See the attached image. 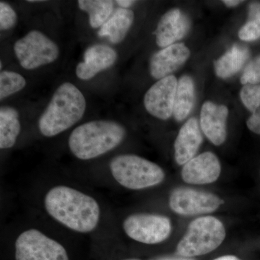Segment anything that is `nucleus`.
<instances>
[{"label": "nucleus", "mask_w": 260, "mask_h": 260, "mask_svg": "<svg viewBox=\"0 0 260 260\" xmlns=\"http://www.w3.org/2000/svg\"><path fill=\"white\" fill-rule=\"evenodd\" d=\"M44 205L56 221L77 232H92L100 219V207L96 200L69 186L51 189L46 195Z\"/></svg>", "instance_id": "nucleus-1"}, {"label": "nucleus", "mask_w": 260, "mask_h": 260, "mask_svg": "<svg viewBox=\"0 0 260 260\" xmlns=\"http://www.w3.org/2000/svg\"><path fill=\"white\" fill-rule=\"evenodd\" d=\"M85 109L86 101L79 89L73 83H62L39 118V131L47 138L60 134L78 122Z\"/></svg>", "instance_id": "nucleus-2"}, {"label": "nucleus", "mask_w": 260, "mask_h": 260, "mask_svg": "<svg viewBox=\"0 0 260 260\" xmlns=\"http://www.w3.org/2000/svg\"><path fill=\"white\" fill-rule=\"evenodd\" d=\"M124 126L116 121H88L75 128L69 138L70 151L80 160H90L116 148L125 138Z\"/></svg>", "instance_id": "nucleus-3"}, {"label": "nucleus", "mask_w": 260, "mask_h": 260, "mask_svg": "<svg viewBox=\"0 0 260 260\" xmlns=\"http://www.w3.org/2000/svg\"><path fill=\"white\" fill-rule=\"evenodd\" d=\"M113 177L120 185L140 190L160 184L165 179L164 170L155 162L138 155H118L110 162Z\"/></svg>", "instance_id": "nucleus-4"}, {"label": "nucleus", "mask_w": 260, "mask_h": 260, "mask_svg": "<svg viewBox=\"0 0 260 260\" xmlns=\"http://www.w3.org/2000/svg\"><path fill=\"white\" fill-rule=\"evenodd\" d=\"M225 238L223 223L213 216L193 220L177 246V253L184 257L204 255L216 249Z\"/></svg>", "instance_id": "nucleus-5"}, {"label": "nucleus", "mask_w": 260, "mask_h": 260, "mask_svg": "<svg viewBox=\"0 0 260 260\" xmlns=\"http://www.w3.org/2000/svg\"><path fill=\"white\" fill-rule=\"evenodd\" d=\"M17 59L25 70H34L51 64L59 56L55 42L39 30H31L15 43Z\"/></svg>", "instance_id": "nucleus-6"}, {"label": "nucleus", "mask_w": 260, "mask_h": 260, "mask_svg": "<svg viewBox=\"0 0 260 260\" xmlns=\"http://www.w3.org/2000/svg\"><path fill=\"white\" fill-rule=\"evenodd\" d=\"M15 260H69V256L59 242L37 229H29L16 239Z\"/></svg>", "instance_id": "nucleus-7"}, {"label": "nucleus", "mask_w": 260, "mask_h": 260, "mask_svg": "<svg viewBox=\"0 0 260 260\" xmlns=\"http://www.w3.org/2000/svg\"><path fill=\"white\" fill-rule=\"evenodd\" d=\"M123 228L128 237L146 244L162 242L172 232L170 220L167 217L155 214L129 215L124 220Z\"/></svg>", "instance_id": "nucleus-8"}, {"label": "nucleus", "mask_w": 260, "mask_h": 260, "mask_svg": "<svg viewBox=\"0 0 260 260\" xmlns=\"http://www.w3.org/2000/svg\"><path fill=\"white\" fill-rule=\"evenodd\" d=\"M223 203V200L215 194L191 188L176 189L169 198L171 209L182 215L213 213Z\"/></svg>", "instance_id": "nucleus-9"}, {"label": "nucleus", "mask_w": 260, "mask_h": 260, "mask_svg": "<svg viewBox=\"0 0 260 260\" xmlns=\"http://www.w3.org/2000/svg\"><path fill=\"white\" fill-rule=\"evenodd\" d=\"M177 85L176 77L170 75L152 85L144 97L147 112L162 120L169 119L174 111Z\"/></svg>", "instance_id": "nucleus-10"}, {"label": "nucleus", "mask_w": 260, "mask_h": 260, "mask_svg": "<svg viewBox=\"0 0 260 260\" xmlns=\"http://www.w3.org/2000/svg\"><path fill=\"white\" fill-rule=\"evenodd\" d=\"M221 166L211 152L200 154L184 164L181 171L183 180L191 184H208L218 180Z\"/></svg>", "instance_id": "nucleus-11"}, {"label": "nucleus", "mask_w": 260, "mask_h": 260, "mask_svg": "<svg viewBox=\"0 0 260 260\" xmlns=\"http://www.w3.org/2000/svg\"><path fill=\"white\" fill-rule=\"evenodd\" d=\"M190 20L181 10L174 8L159 20L154 34L158 47L166 48L185 37L190 28Z\"/></svg>", "instance_id": "nucleus-12"}, {"label": "nucleus", "mask_w": 260, "mask_h": 260, "mask_svg": "<svg viewBox=\"0 0 260 260\" xmlns=\"http://www.w3.org/2000/svg\"><path fill=\"white\" fill-rule=\"evenodd\" d=\"M83 59L77 66L76 75L80 80H88L113 66L117 59V53L109 46L95 44L85 50Z\"/></svg>", "instance_id": "nucleus-13"}, {"label": "nucleus", "mask_w": 260, "mask_h": 260, "mask_svg": "<svg viewBox=\"0 0 260 260\" xmlns=\"http://www.w3.org/2000/svg\"><path fill=\"white\" fill-rule=\"evenodd\" d=\"M229 109L223 105L206 102L200 113V127L205 136L215 145H220L227 137L226 120Z\"/></svg>", "instance_id": "nucleus-14"}, {"label": "nucleus", "mask_w": 260, "mask_h": 260, "mask_svg": "<svg viewBox=\"0 0 260 260\" xmlns=\"http://www.w3.org/2000/svg\"><path fill=\"white\" fill-rule=\"evenodd\" d=\"M189 56L190 51L184 44H174L164 48L150 59V75L158 80L170 76L186 62Z\"/></svg>", "instance_id": "nucleus-15"}, {"label": "nucleus", "mask_w": 260, "mask_h": 260, "mask_svg": "<svg viewBox=\"0 0 260 260\" xmlns=\"http://www.w3.org/2000/svg\"><path fill=\"white\" fill-rule=\"evenodd\" d=\"M203 141L198 121L196 118H190L181 126L174 143V156L177 164L184 165L194 158Z\"/></svg>", "instance_id": "nucleus-16"}, {"label": "nucleus", "mask_w": 260, "mask_h": 260, "mask_svg": "<svg viewBox=\"0 0 260 260\" xmlns=\"http://www.w3.org/2000/svg\"><path fill=\"white\" fill-rule=\"evenodd\" d=\"M133 10L118 8L112 16L99 29L98 35L106 37L112 44H119L124 40L134 21Z\"/></svg>", "instance_id": "nucleus-17"}, {"label": "nucleus", "mask_w": 260, "mask_h": 260, "mask_svg": "<svg viewBox=\"0 0 260 260\" xmlns=\"http://www.w3.org/2000/svg\"><path fill=\"white\" fill-rule=\"evenodd\" d=\"M249 56L250 53L247 47L240 44H234L221 57L214 62L217 76L225 79L237 74L249 59Z\"/></svg>", "instance_id": "nucleus-18"}, {"label": "nucleus", "mask_w": 260, "mask_h": 260, "mask_svg": "<svg viewBox=\"0 0 260 260\" xmlns=\"http://www.w3.org/2000/svg\"><path fill=\"white\" fill-rule=\"evenodd\" d=\"M21 125L19 113L15 108L2 107L0 109V148H11L16 143Z\"/></svg>", "instance_id": "nucleus-19"}, {"label": "nucleus", "mask_w": 260, "mask_h": 260, "mask_svg": "<svg viewBox=\"0 0 260 260\" xmlns=\"http://www.w3.org/2000/svg\"><path fill=\"white\" fill-rule=\"evenodd\" d=\"M194 81L187 75L181 77L178 82L173 111L176 120L181 121L187 117L194 106Z\"/></svg>", "instance_id": "nucleus-20"}, {"label": "nucleus", "mask_w": 260, "mask_h": 260, "mask_svg": "<svg viewBox=\"0 0 260 260\" xmlns=\"http://www.w3.org/2000/svg\"><path fill=\"white\" fill-rule=\"evenodd\" d=\"M78 7L89 15V23L93 28L102 27L114 11V2L111 0H79Z\"/></svg>", "instance_id": "nucleus-21"}, {"label": "nucleus", "mask_w": 260, "mask_h": 260, "mask_svg": "<svg viewBox=\"0 0 260 260\" xmlns=\"http://www.w3.org/2000/svg\"><path fill=\"white\" fill-rule=\"evenodd\" d=\"M239 37L244 42L260 39V3H251L249 8V19L239 31Z\"/></svg>", "instance_id": "nucleus-22"}, {"label": "nucleus", "mask_w": 260, "mask_h": 260, "mask_svg": "<svg viewBox=\"0 0 260 260\" xmlns=\"http://www.w3.org/2000/svg\"><path fill=\"white\" fill-rule=\"evenodd\" d=\"M26 85L25 78L18 73L4 70L0 73V99L3 100L23 90Z\"/></svg>", "instance_id": "nucleus-23"}, {"label": "nucleus", "mask_w": 260, "mask_h": 260, "mask_svg": "<svg viewBox=\"0 0 260 260\" xmlns=\"http://www.w3.org/2000/svg\"><path fill=\"white\" fill-rule=\"evenodd\" d=\"M244 105L251 112H255L260 107V84H246L240 92Z\"/></svg>", "instance_id": "nucleus-24"}, {"label": "nucleus", "mask_w": 260, "mask_h": 260, "mask_svg": "<svg viewBox=\"0 0 260 260\" xmlns=\"http://www.w3.org/2000/svg\"><path fill=\"white\" fill-rule=\"evenodd\" d=\"M18 21L14 9L8 3L0 2V29L8 30L13 28Z\"/></svg>", "instance_id": "nucleus-25"}, {"label": "nucleus", "mask_w": 260, "mask_h": 260, "mask_svg": "<svg viewBox=\"0 0 260 260\" xmlns=\"http://www.w3.org/2000/svg\"><path fill=\"white\" fill-rule=\"evenodd\" d=\"M241 83L244 85L260 83V56L253 59L246 67L241 78Z\"/></svg>", "instance_id": "nucleus-26"}, {"label": "nucleus", "mask_w": 260, "mask_h": 260, "mask_svg": "<svg viewBox=\"0 0 260 260\" xmlns=\"http://www.w3.org/2000/svg\"><path fill=\"white\" fill-rule=\"evenodd\" d=\"M246 125L251 132L260 135V109L251 114L246 121Z\"/></svg>", "instance_id": "nucleus-27"}, {"label": "nucleus", "mask_w": 260, "mask_h": 260, "mask_svg": "<svg viewBox=\"0 0 260 260\" xmlns=\"http://www.w3.org/2000/svg\"><path fill=\"white\" fill-rule=\"evenodd\" d=\"M116 3L121 7V8L128 9L132 5L134 4L135 1H132V0H118Z\"/></svg>", "instance_id": "nucleus-28"}, {"label": "nucleus", "mask_w": 260, "mask_h": 260, "mask_svg": "<svg viewBox=\"0 0 260 260\" xmlns=\"http://www.w3.org/2000/svg\"><path fill=\"white\" fill-rule=\"evenodd\" d=\"M223 3L228 7H235L242 3V1H239V0H224Z\"/></svg>", "instance_id": "nucleus-29"}, {"label": "nucleus", "mask_w": 260, "mask_h": 260, "mask_svg": "<svg viewBox=\"0 0 260 260\" xmlns=\"http://www.w3.org/2000/svg\"><path fill=\"white\" fill-rule=\"evenodd\" d=\"M214 260H242L239 259V258L237 257V256H233V255H225L220 256V257L216 258Z\"/></svg>", "instance_id": "nucleus-30"}, {"label": "nucleus", "mask_w": 260, "mask_h": 260, "mask_svg": "<svg viewBox=\"0 0 260 260\" xmlns=\"http://www.w3.org/2000/svg\"><path fill=\"white\" fill-rule=\"evenodd\" d=\"M156 260H193L190 259H186V258H161Z\"/></svg>", "instance_id": "nucleus-31"}, {"label": "nucleus", "mask_w": 260, "mask_h": 260, "mask_svg": "<svg viewBox=\"0 0 260 260\" xmlns=\"http://www.w3.org/2000/svg\"><path fill=\"white\" fill-rule=\"evenodd\" d=\"M124 260H140V259H124Z\"/></svg>", "instance_id": "nucleus-32"}]
</instances>
